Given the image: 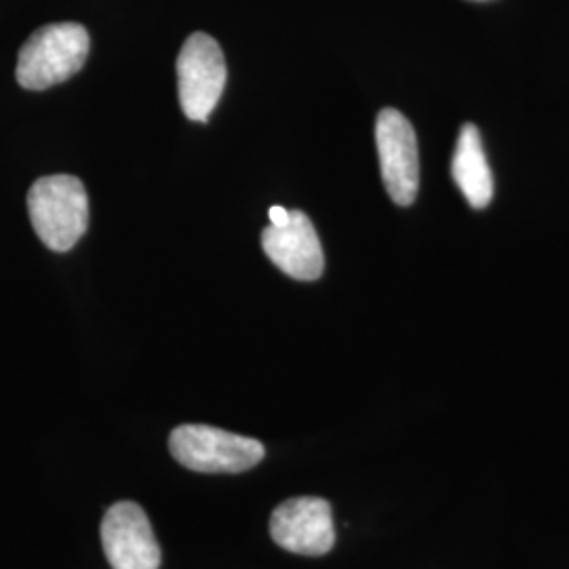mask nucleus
I'll use <instances>...</instances> for the list:
<instances>
[{
    "instance_id": "nucleus-1",
    "label": "nucleus",
    "mask_w": 569,
    "mask_h": 569,
    "mask_svg": "<svg viewBox=\"0 0 569 569\" xmlns=\"http://www.w3.org/2000/svg\"><path fill=\"white\" fill-rule=\"evenodd\" d=\"M89 44V32L81 23L42 26L20 49L18 82L28 91H44L68 81L84 66Z\"/></svg>"
},
{
    "instance_id": "nucleus-2",
    "label": "nucleus",
    "mask_w": 569,
    "mask_h": 569,
    "mask_svg": "<svg viewBox=\"0 0 569 569\" xmlns=\"http://www.w3.org/2000/svg\"><path fill=\"white\" fill-rule=\"evenodd\" d=\"M28 213L42 243L68 251L89 226V197L74 176H44L28 192Z\"/></svg>"
},
{
    "instance_id": "nucleus-3",
    "label": "nucleus",
    "mask_w": 569,
    "mask_h": 569,
    "mask_svg": "<svg viewBox=\"0 0 569 569\" xmlns=\"http://www.w3.org/2000/svg\"><path fill=\"white\" fill-rule=\"evenodd\" d=\"M171 456L188 470L207 475H237L264 460L260 441L207 425H182L169 437Z\"/></svg>"
},
{
    "instance_id": "nucleus-4",
    "label": "nucleus",
    "mask_w": 569,
    "mask_h": 569,
    "mask_svg": "<svg viewBox=\"0 0 569 569\" xmlns=\"http://www.w3.org/2000/svg\"><path fill=\"white\" fill-rule=\"evenodd\" d=\"M176 68L183 114L190 121L207 122L224 93L228 79L220 44L203 32L188 37Z\"/></svg>"
},
{
    "instance_id": "nucleus-5",
    "label": "nucleus",
    "mask_w": 569,
    "mask_h": 569,
    "mask_svg": "<svg viewBox=\"0 0 569 569\" xmlns=\"http://www.w3.org/2000/svg\"><path fill=\"white\" fill-rule=\"evenodd\" d=\"M376 143L390 199L401 207L413 203L420 188V154L411 122L399 110L385 108L376 122Z\"/></svg>"
},
{
    "instance_id": "nucleus-6",
    "label": "nucleus",
    "mask_w": 569,
    "mask_h": 569,
    "mask_svg": "<svg viewBox=\"0 0 569 569\" xmlns=\"http://www.w3.org/2000/svg\"><path fill=\"white\" fill-rule=\"evenodd\" d=\"M102 547L112 569H159L161 547L140 505L122 500L106 510Z\"/></svg>"
},
{
    "instance_id": "nucleus-7",
    "label": "nucleus",
    "mask_w": 569,
    "mask_h": 569,
    "mask_svg": "<svg viewBox=\"0 0 569 569\" xmlns=\"http://www.w3.org/2000/svg\"><path fill=\"white\" fill-rule=\"evenodd\" d=\"M272 540L293 555L321 557L336 545L331 507L323 498H291L270 517Z\"/></svg>"
},
{
    "instance_id": "nucleus-8",
    "label": "nucleus",
    "mask_w": 569,
    "mask_h": 569,
    "mask_svg": "<svg viewBox=\"0 0 569 569\" xmlns=\"http://www.w3.org/2000/svg\"><path fill=\"white\" fill-rule=\"evenodd\" d=\"M264 253L272 264L298 281H317L323 274L326 256L319 234L305 211H289V222L268 226L262 232Z\"/></svg>"
},
{
    "instance_id": "nucleus-9",
    "label": "nucleus",
    "mask_w": 569,
    "mask_h": 569,
    "mask_svg": "<svg viewBox=\"0 0 569 569\" xmlns=\"http://www.w3.org/2000/svg\"><path fill=\"white\" fill-rule=\"evenodd\" d=\"M451 178L475 209H483L491 203L493 176L483 152L479 129L472 122H467L460 129L451 161Z\"/></svg>"
},
{
    "instance_id": "nucleus-10",
    "label": "nucleus",
    "mask_w": 569,
    "mask_h": 569,
    "mask_svg": "<svg viewBox=\"0 0 569 569\" xmlns=\"http://www.w3.org/2000/svg\"><path fill=\"white\" fill-rule=\"evenodd\" d=\"M268 218H270V224L283 226L289 222V209H284L281 204H272L268 209Z\"/></svg>"
}]
</instances>
